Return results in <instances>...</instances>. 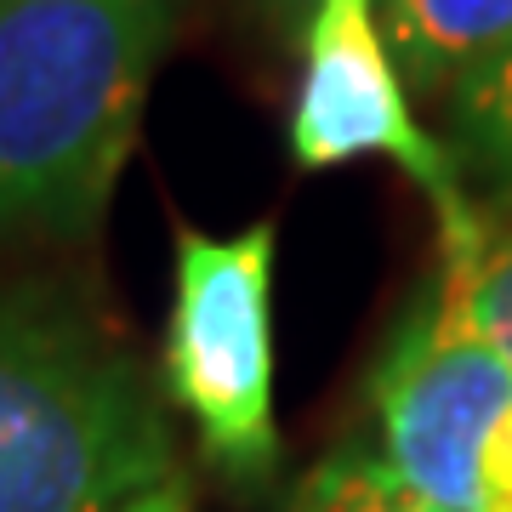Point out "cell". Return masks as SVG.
<instances>
[{"label":"cell","mask_w":512,"mask_h":512,"mask_svg":"<svg viewBox=\"0 0 512 512\" xmlns=\"http://www.w3.org/2000/svg\"><path fill=\"white\" fill-rule=\"evenodd\" d=\"M177 0H0V228L103 217Z\"/></svg>","instance_id":"1"},{"label":"cell","mask_w":512,"mask_h":512,"mask_svg":"<svg viewBox=\"0 0 512 512\" xmlns=\"http://www.w3.org/2000/svg\"><path fill=\"white\" fill-rule=\"evenodd\" d=\"M177 484L160 393L92 308L0 285V512H131Z\"/></svg>","instance_id":"2"},{"label":"cell","mask_w":512,"mask_h":512,"mask_svg":"<svg viewBox=\"0 0 512 512\" xmlns=\"http://www.w3.org/2000/svg\"><path fill=\"white\" fill-rule=\"evenodd\" d=\"M291 154L308 171L382 154L404 177H416L433 205L461 200L456 165L404 103L399 69L376 23V0H313L302 35V86L291 109Z\"/></svg>","instance_id":"5"},{"label":"cell","mask_w":512,"mask_h":512,"mask_svg":"<svg viewBox=\"0 0 512 512\" xmlns=\"http://www.w3.org/2000/svg\"><path fill=\"white\" fill-rule=\"evenodd\" d=\"M291 512H461V507H444L433 495H421L416 484H404L382 456L342 450V456H330L325 467L296 490Z\"/></svg>","instance_id":"7"},{"label":"cell","mask_w":512,"mask_h":512,"mask_svg":"<svg viewBox=\"0 0 512 512\" xmlns=\"http://www.w3.org/2000/svg\"><path fill=\"white\" fill-rule=\"evenodd\" d=\"M131 512H194V507H188V495L171 484V490H160V495H148V501H137Z\"/></svg>","instance_id":"10"},{"label":"cell","mask_w":512,"mask_h":512,"mask_svg":"<svg viewBox=\"0 0 512 512\" xmlns=\"http://www.w3.org/2000/svg\"><path fill=\"white\" fill-rule=\"evenodd\" d=\"M467 302H473V325L484 330V342L512 365V234L484 245L467 279Z\"/></svg>","instance_id":"9"},{"label":"cell","mask_w":512,"mask_h":512,"mask_svg":"<svg viewBox=\"0 0 512 512\" xmlns=\"http://www.w3.org/2000/svg\"><path fill=\"white\" fill-rule=\"evenodd\" d=\"M461 137L478 165L512 188V57L461 86Z\"/></svg>","instance_id":"8"},{"label":"cell","mask_w":512,"mask_h":512,"mask_svg":"<svg viewBox=\"0 0 512 512\" xmlns=\"http://www.w3.org/2000/svg\"><path fill=\"white\" fill-rule=\"evenodd\" d=\"M382 35L416 80L473 86L512 57V0H382Z\"/></svg>","instance_id":"6"},{"label":"cell","mask_w":512,"mask_h":512,"mask_svg":"<svg viewBox=\"0 0 512 512\" xmlns=\"http://www.w3.org/2000/svg\"><path fill=\"white\" fill-rule=\"evenodd\" d=\"M177 285L165 325V393L194 421L205 456L262 473L279 456L274 421V222L239 234L177 228Z\"/></svg>","instance_id":"4"},{"label":"cell","mask_w":512,"mask_h":512,"mask_svg":"<svg viewBox=\"0 0 512 512\" xmlns=\"http://www.w3.org/2000/svg\"><path fill=\"white\" fill-rule=\"evenodd\" d=\"M484 245L473 205H439V279L376 370V421L382 461L404 484L461 512H512V365L467 302Z\"/></svg>","instance_id":"3"}]
</instances>
